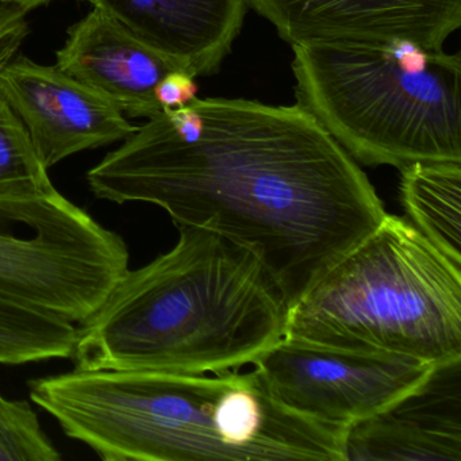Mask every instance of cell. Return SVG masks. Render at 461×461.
<instances>
[{
  "instance_id": "obj_14",
  "label": "cell",
  "mask_w": 461,
  "mask_h": 461,
  "mask_svg": "<svg viewBox=\"0 0 461 461\" xmlns=\"http://www.w3.org/2000/svg\"><path fill=\"white\" fill-rule=\"evenodd\" d=\"M53 190L28 129L0 95V198L44 195Z\"/></svg>"
},
{
  "instance_id": "obj_19",
  "label": "cell",
  "mask_w": 461,
  "mask_h": 461,
  "mask_svg": "<svg viewBox=\"0 0 461 461\" xmlns=\"http://www.w3.org/2000/svg\"><path fill=\"white\" fill-rule=\"evenodd\" d=\"M50 2H52V0H0V4L15 5V6L23 7L28 12L42 6V5L50 4Z\"/></svg>"
},
{
  "instance_id": "obj_13",
  "label": "cell",
  "mask_w": 461,
  "mask_h": 461,
  "mask_svg": "<svg viewBox=\"0 0 461 461\" xmlns=\"http://www.w3.org/2000/svg\"><path fill=\"white\" fill-rule=\"evenodd\" d=\"M77 339L71 321L0 293V364L72 358Z\"/></svg>"
},
{
  "instance_id": "obj_6",
  "label": "cell",
  "mask_w": 461,
  "mask_h": 461,
  "mask_svg": "<svg viewBox=\"0 0 461 461\" xmlns=\"http://www.w3.org/2000/svg\"><path fill=\"white\" fill-rule=\"evenodd\" d=\"M253 366L280 403L345 431L411 390L433 364L317 347L283 337Z\"/></svg>"
},
{
  "instance_id": "obj_15",
  "label": "cell",
  "mask_w": 461,
  "mask_h": 461,
  "mask_svg": "<svg viewBox=\"0 0 461 461\" xmlns=\"http://www.w3.org/2000/svg\"><path fill=\"white\" fill-rule=\"evenodd\" d=\"M63 458L28 401L0 393V461H60Z\"/></svg>"
},
{
  "instance_id": "obj_12",
  "label": "cell",
  "mask_w": 461,
  "mask_h": 461,
  "mask_svg": "<svg viewBox=\"0 0 461 461\" xmlns=\"http://www.w3.org/2000/svg\"><path fill=\"white\" fill-rule=\"evenodd\" d=\"M401 172L399 191L406 220L461 264V163H415Z\"/></svg>"
},
{
  "instance_id": "obj_4",
  "label": "cell",
  "mask_w": 461,
  "mask_h": 461,
  "mask_svg": "<svg viewBox=\"0 0 461 461\" xmlns=\"http://www.w3.org/2000/svg\"><path fill=\"white\" fill-rule=\"evenodd\" d=\"M298 104L355 160L461 163V60L414 42L291 45Z\"/></svg>"
},
{
  "instance_id": "obj_10",
  "label": "cell",
  "mask_w": 461,
  "mask_h": 461,
  "mask_svg": "<svg viewBox=\"0 0 461 461\" xmlns=\"http://www.w3.org/2000/svg\"><path fill=\"white\" fill-rule=\"evenodd\" d=\"M56 67L126 117L148 120L163 113L155 101L156 86L179 69L98 7L68 29Z\"/></svg>"
},
{
  "instance_id": "obj_18",
  "label": "cell",
  "mask_w": 461,
  "mask_h": 461,
  "mask_svg": "<svg viewBox=\"0 0 461 461\" xmlns=\"http://www.w3.org/2000/svg\"><path fill=\"white\" fill-rule=\"evenodd\" d=\"M28 10L15 5L0 4V37L26 23Z\"/></svg>"
},
{
  "instance_id": "obj_17",
  "label": "cell",
  "mask_w": 461,
  "mask_h": 461,
  "mask_svg": "<svg viewBox=\"0 0 461 461\" xmlns=\"http://www.w3.org/2000/svg\"><path fill=\"white\" fill-rule=\"evenodd\" d=\"M29 33L28 23L15 28L10 33L0 37V66L12 60L17 55L18 50L23 45V40Z\"/></svg>"
},
{
  "instance_id": "obj_2",
  "label": "cell",
  "mask_w": 461,
  "mask_h": 461,
  "mask_svg": "<svg viewBox=\"0 0 461 461\" xmlns=\"http://www.w3.org/2000/svg\"><path fill=\"white\" fill-rule=\"evenodd\" d=\"M32 401L104 461H345L344 430L280 403L258 369L75 371L28 382Z\"/></svg>"
},
{
  "instance_id": "obj_9",
  "label": "cell",
  "mask_w": 461,
  "mask_h": 461,
  "mask_svg": "<svg viewBox=\"0 0 461 461\" xmlns=\"http://www.w3.org/2000/svg\"><path fill=\"white\" fill-rule=\"evenodd\" d=\"M345 461H461V357L344 431Z\"/></svg>"
},
{
  "instance_id": "obj_3",
  "label": "cell",
  "mask_w": 461,
  "mask_h": 461,
  "mask_svg": "<svg viewBox=\"0 0 461 461\" xmlns=\"http://www.w3.org/2000/svg\"><path fill=\"white\" fill-rule=\"evenodd\" d=\"M177 230L169 252L128 269L80 323L75 368L221 374L285 337V296L252 252L209 229Z\"/></svg>"
},
{
  "instance_id": "obj_11",
  "label": "cell",
  "mask_w": 461,
  "mask_h": 461,
  "mask_svg": "<svg viewBox=\"0 0 461 461\" xmlns=\"http://www.w3.org/2000/svg\"><path fill=\"white\" fill-rule=\"evenodd\" d=\"M194 77L220 69L248 0H87Z\"/></svg>"
},
{
  "instance_id": "obj_7",
  "label": "cell",
  "mask_w": 461,
  "mask_h": 461,
  "mask_svg": "<svg viewBox=\"0 0 461 461\" xmlns=\"http://www.w3.org/2000/svg\"><path fill=\"white\" fill-rule=\"evenodd\" d=\"M0 95L28 129L47 169L83 150L129 139L137 131L101 94L58 67L40 66L25 56L0 66Z\"/></svg>"
},
{
  "instance_id": "obj_16",
  "label": "cell",
  "mask_w": 461,
  "mask_h": 461,
  "mask_svg": "<svg viewBox=\"0 0 461 461\" xmlns=\"http://www.w3.org/2000/svg\"><path fill=\"white\" fill-rule=\"evenodd\" d=\"M198 86L195 77L182 69L169 72L155 88V101L161 112L180 109L195 101Z\"/></svg>"
},
{
  "instance_id": "obj_1",
  "label": "cell",
  "mask_w": 461,
  "mask_h": 461,
  "mask_svg": "<svg viewBox=\"0 0 461 461\" xmlns=\"http://www.w3.org/2000/svg\"><path fill=\"white\" fill-rule=\"evenodd\" d=\"M94 196L144 202L252 252L288 310L385 217L355 158L298 104L207 98L155 117L90 169Z\"/></svg>"
},
{
  "instance_id": "obj_8",
  "label": "cell",
  "mask_w": 461,
  "mask_h": 461,
  "mask_svg": "<svg viewBox=\"0 0 461 461\" xmlns=\"http://www.w3.org/2000/svg\"><path fill=\"white\" fill-rule=\"evenodd\" d=\"M285 41H409L442 50L461 26V0H248Z\"/></svg>"
},
{
  "instance_id": "obj_5",
  "label": "cell",
  "mask_w": 461,
  "mask_h": 461,
  "mask_svg": "<svg viewBox=\"0 0 461 461\" xmlns=\"http://www.w3.org/2000/svg\"><path fill=\"white\" fill-rule=\"evenodd\" d=\"M285 337L433 366L460 358L461 264L387 212L288 310Z\"/></svg>"
}]
</instances>
